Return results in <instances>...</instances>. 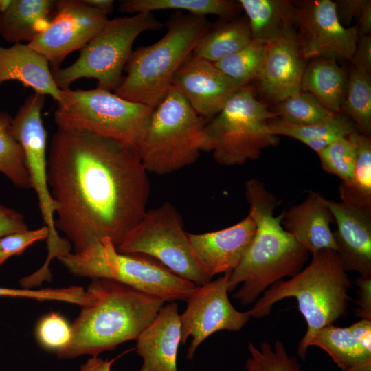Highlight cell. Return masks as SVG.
I'll use <instances>...</instances> for the list:
<instances>
[{
  "mask_svg": "<svg viewBox=\"0 0 371 371\" xmlns=\"http://www.w3.org/2000/svg\"><path fill=\"white\" fill-rule=\"evenodd\" d=\"M219 19L199 40L193 56L215 63L239 51L252 39L245 16Z\"/></svg>",
  "mask_w": 371,
  "mask_h": 371,
  "instance_id": "25",
  "label": "cell"
},
{
  "mask_svg": "<svg viewBox=\"0 0 371 371\" xmlns=\"http://www.w3.org/2000/svg\"><path fill=\"white\" fill-rule=\"evenodd\" d=\"M337 230V254L346 271L371 275V211L327 200Z\"/></svg>",
  "mask_w": 371,
  "mask_h": 371,
  "instance_id": "19",
  "label": "cell"
},
{
  "mask_svg": "<svg viewBox=\"0 0 371 371\" xmlns=\"http://www.w3.org/2000/svg\"><path fill=\"white\" fill-rule=\"evenodd\" d=\"M353 67L368 73L371 71V36H359L355 53L351 58Z\"/></svg>",
  "mask_w": 371,
  "mask_h": 371,
  "instance_id": "43",
  "label": "cell"
},
{
  "mask_svg": "<svg viewBox=\"0 0 371 371\" xmlns=\"http://www.w3.org/2000/svg\"><path fill=\"white\" fill-rule=\"evenodd\" d=\"M242 87L214 63L192 55L177 70L171 85L207 121L217 115Z\"/></svg>",
  "mask_w": 371,
  "mask_h": 371,
  "instance_id": "16",
  "label": "cell"
},
{
  "mask_svg": "<svg viewBox=\"0 0 371 371\" xmlns=\"http://www.w3.org/2000/svg\"><path fill=\"white\" fill-rule=\"evenodd\" d=\"M206 122L181 93L170 87L153 109L137 148L146 170L167 175L196 161Z\"/></svg>",
  "mask_w": 371,
  "mask_h": 371,
  "instance_id": "8",
  "label": "cell"
},
{
  "mask_svg": "<svg viewBox=\"0 0 371 371\" xmlns=\"http://www.w3.org/2000/svg\"><path fill=\"white\" fill-rule=\"evenodd\" d=\"M115 359L111 360L98 357H91L80 366L79 371H111V367Z\"/></svg>",
  "mask_w": 371,
  "mask_h": 371,
  "instance_id": "45",
  "label": "cell"
},
{
  "mask_svg": "<svg viewBox=\"0 0 371 371\" xmlns=\"http://www.w3.org/2000/svg\"><path fill=\"white\" fill-rule=\"evenodd\" d=\"M249 214L238 223L221 230L203 234L188 233L193 254L211 278L232 272L245 254L256 232Z\"/></svg>",
  "mask_w": 371,
  "mask_h": 371,
  "instance_id": "18",
  "label": "cell"
},
{
  "mask_svg": "<svg viewBox=\"0 0 371 371\" xmlns=\"http://www.w3.org/2000/svg\"><path fill=\"white\" fill-rule=\"evenodd\" d=\"M27 229L21 213L0 203V237Z\"/></svg>",
  "mask_w": 371,
  "mask_h": 371,
  "instance_id": "41",
  "label": "cell"
},
{
  "mask_svg": "<svg viewBox=\"0 0 371 371\" xmlns=\"http://www.w3.org/2000/svg\"><path fill=\"white\" fill-rule=\"evenodd\" d=\"M57 259L75 276L114 280L164 302L186 300L196 286L153 258L117 251L109 238Z\"/></svg>",
  "mask_w": 371,
  "mask_h": 371,
  "instance_id": "7",
  "label": "cell"
},
{
  "mask_svg": "<svg viewBox=\"0 0 371 371\" xmlns=\"http://www.w3.org/2000/svg\"><path fill=\"white\" fill-rule=\"evenodd\" d=\"M266 43L251 39L243 48L214 65L227 77L242 86L258 80L263 65Z\"/></svg>",
  "mask_w": 371,
  "mask_h": 371,
  "instance_id": "32",
  "label": "cell"
},
{
  "mask_svg": "<svg viewBox=\"0 0 371 371\" xmlns=\"http://www.w3.org/2000/svg\"><path fill=\"white\" fill-rule=\"evenodd\" d=\"M359 287V298L355 301L358 307L355 315L361 319L371 320V275H359L356 279Z\"/></svg>",
  "mask_w": 371,
  "mask_h": 371,
  "instance_id": "40",
  "label": "cell"
},
{
  "mask_svg": "<svg viewBox=\"0 0 371 371\" xmlns=\"http://www.w3.org/2000/svg\"><path fill=\"white\" fill-rule=\"evenodd\" d=\"M282 225L309 254L323 249L337 251L330 228L334 222L327 200L309 192L305 200L282 214Z\"/></svg>",
  "mask_w": 371,
  "mask_h": 371,
  "instance_id": "21",
  "label": "cell"
},
{
  "mask_svg": "<svg viewBox=\"0 0 371 371\" xmlns=\"http://www.w3.org/2000/svg\"><path fill=\"white\" fill-rule=\"evenodd\" d=\"M341 111L352 119L361 133L371 132L370 74L352 67Z\"/></svg>",
  "mask_w": 371,
  "mask_h": 371,
  "instance_id": "31",
  "label": "cell"
},
{
  "mask_svg": "<svg viewBox=\"0 0 371 371\" xmlns=\"http://www.w3.org/2000/svg\"><path fill=\"white\" fill-rule=\"evenodd\" d=\"M56 5V0H10L0 13V35L10 43H29L48 26Z\"/></svg>",
  "mask_w": 371,
  "mask_h": 371,
  "instance_id": "23",
  "label": "cell"
},
{
  "mask_svg": "<svg viewBox=\"0 0 371 371\" xmlns=\"http://www.w3.org/2000/svg\"><path fill=\"white\" fill-rule=\"evenodd\" d=\"M359 36L368 35L371 30V3L368 4L361 16L357 24Z\"/></svg>",
  "mask_w": 371,
  "mask_h": 371,
  "instance_id": "46",
  "label": "cell"
},
{
  "mask_svg": "<svg viewBox=\"0 0 371 371\" xmlns=\"http://www.w3.org/2000/svg\"><path fill=\"white\" fill-rule=\"evenodd\" d=\"M324 171L337 176L341 181L352 175L355 160V146L348 137L339 138L317 153Z\"/></svg>",
  "mask_w": 371,
  "mask_h": 371,
  "instance_id": "36",
  "label": "cell"
},
{
  "mask_svg": "<svg viewBox=\"0 0 371 371\" xmlns=\"http://www.w3.org/2000/svg\"><path fill=\"white\" fill-rule=\"evenodd\" d=\"M54 114L58 127L85 131L137 148L153 108L100 88L61 89Z\"/></svg>",
  "mask_w": 371,
  "mask_h": 371,
  "instance_id": "9",
  "label": "cell"
},
{
  "mask_svg": "<svg viewBox=\"0 0 371 371\" xmlns=\"http://www.w3.org/2000/svg\"><path fill=\"white\" fill-rule=\"evenodd\" d=\"M245 188L249 214L256 229L245 254L230 273L227 290L232 292L241 284L232 297L247 306L275 282L298 273L309 253L284 229L282 215H274L276 196L256 179L247 181Z\"/></svg>",
  "mask_w": 371,
  "mask_h": 371,
  "instance_id": "2",
  "label": "cell"
},
{
  "mask_svg": "<svg viewBox=\"0 0 371 371\" xmlns=\"http://www.w3.org/2000/svg\"><path fill=\"white\" fill-rule=\"evenodd\" d=\"M12 118L8 113L0 111V172L16 186L30 188L23 150L9 130Z\"/></svg>",
  "mask_w": 371,
  "mask_h": 371,
  "instance_id": "33",
  "label": "cell"
},
{
  "mask_svg": "<svg viewBox=\"0 0 371 371\" xmlns=\"http://www.w3.org/2000/svg\"><path fill=\"white\" fill-rule=\"evenodd\" d=\"M107 15L85 0H58L48 26L27 44L46 58L52 71L56 70L68 54L82 49L100 32Z\"/></svg>",
  "mask_w": 371,
  "mask_h": 371,
  "instance_id": "15",
  "label": "cell"
},
{
  "mask_svg": "<svg viewBox=\"0 0 371 371\" xmlns=\"http://www.w3.org/2000/svg\"><path fill=\"white\" fill-rule=\"evenodd\" d=\"M181 338L178 305L172 302L160 308L136 339V353L143 359L139 371H178Z\"/></svg>",
  "mask_w": 371,
  "mask_h": 371,
  "instance_id": "20",
  "label": "cell"
},
{
  "mask_svg": "<svg viewBox=\"0 0 371 371\" xmlns=\"http://www.w3.org/2000/svg\"><path fill=\"white\" fill-rule=\"evenodd\" d=\"M252 39L269 42L293 26L294 3L287 0H239Z\"/></svg>",
  "mask_w": 371,
  "mask_h": 371,
  "instance_id": "26",
  "label": "cell"
},
{
  "mask_svg": "<svg viewBox=\"0 0 371 371\" xmlns=\"http://www.w3.org/2000/svg\"><path fill=\"white\" fill-rule=\"evenodd\" d=\"M89 5L100 10L107 14L113 10L114 1L112 0H85Z\"/></svg>",
  "mask_w": 371,
  "mask_h": 371,
  "instance_id": "47",
  "label": "cell"
},
{
  "mask_svg": "<svg viewBox=\"0 0 371 371\" xmlns=\"http://www.w3.org/2000/svg\"><path fill=\"white\" fill-rule=\"evenodd\" d=\"M163 23L151 12L108 19L104 27L80 49L78 59L69 66L52 71L60 89L82 78L98 80V87L115 91L131 55L132 46L144 32L159 30Z\"/></svg>",
  "mask_w": 371,
  "mask_h": 371,
  "instance_id": "10",
  "label": "cell"
},
{
  "mask_svg": "<svg viewBox=\"0 0 371 371\" xmlns=\"http://www.w3.org/2000/svg\"><path fill=\"white\" fill-rule=\"evenodd\" d=\"M294 24L298 27L297 37L305 60H351L359 38L358 26L346 27L341 23L335 2L305 0L294 3Z\"/></svg>",
  "mask_w": 371,
  "mask_h": 371,
  "instance_id": "13",
  "label": "cell"
},
{
  "mask_svg": "<svg viewBox=\"0 0 371 371\" xmlns=\"http://www.w3.org/2000/svg\"><path fill=\"white\" fill-rule=\"evenodd\" d=\"M231 272L195 287L186 300L187 306L180 315L181 338L185 344L192 337L186 358L192 359L199 346L220 330L238 331L249 321L246 312L237 311L228 297L227 282Z\"/></svg>",
  "mask_w": 371,
  "mask_h": 371,
  "instance_id": "14",
  "label": "cell"
},
{
  "mask_svg": "<svg viewBox=\"0 0 371 371\" xmlns=\"http://www.w3.org/2000/svg\"><path fill=\"white\" fill-rule=\"evenodd\" d=\"M87 291L91 302L82 307L71 325L69 343L56 352L60 359L98 357L124 342L136 340L164 301L120 282L93 278Z\"/></svg>",
  "mask_w": 371,
  "mask_h": 371,
  "instance_id": "3",
  "label": "cell"
},
{
  "mask_svg": "<svg viewBox=\"0 0 371 371\" xmlns=\"http://www.w3.org/2000/svg\"><path fill=\"white\" fill-rule=\"evenodd\" d=\"M297 32L291 26L267 42L263 65L258 79L260 91L276 103L298 93L306 68Z\"/></svg>",
  "mask_w": 371,
  "mask_h": 371,
  "instance_id": "17",
  "label": "cell"
},
{
  "mask_svg": "<svg viewBox=\"0 0 371 371\" xmlns=\"http://www.w3.org/2000/svg\"><path fill=\"white\" fill-rule=\"evenodd\" d=\"M36 336L42 347L57 352L69 343L71 327L59 313L52 312L39 321Z\"/></svg>",
  "mask_w": 371,
  "mask_h": 371,
  "instance_id": "38",
  "label": "cell"
},
{
  "mask_svg": "<svg viewBox=\"0 0 371 371\" xmlns=\"http://www.w3.org/2000/svg\"><path fill=\"white\" fill-rule=\"evenodd\" d=\"M116 249L153 258L177 276L197 286L212 280L193 254L180 214L168 201L146 210Z\"/></svg>",
  "mask_w": 371,
  "mask_h": 371,
  "instance_id": "11",
  "label": "cell"
},
{
  "mask_svg": "<svg viewBox=\"0 0 371 371\" xmlns=\"http://www.w3.org/2000/svg\"><path fill=\"white\" fill-rule=\"evenodd\" d=\"M312 256L306 268L289 280L273 284L247 311L250 317L260 319L269 315L275 303L295 297L307 324L297 346V355L303 360L314 335L343 317L351 300L350 281L337 252L323 249Z\"/></svg>",
  "mask_w": 371,
  "mask_h": 371,
  "instance_id": "4",
  "label": "cell"
},
{
  "mask_svg": "<svg viewBox=\"0 0 371 371\" xmlns=\"http://www.w3.org/2000/svg\"><path fill=\"white\" fill-rule=\"evenodd\" d=\"M355 146L356 160L350 179L339 186L341 201L371 211V139L358 131L348 135Z\"/></svg>",
  "mask_w": 371,
  "mask_h": 371,
  "instance_id": "29",
  "label": "cell"
},
{
  "mask_svg": "<svg viewBox=\"0 0 371 371\" xmlns=\"http://www.w3.org/2000/svg\"><path fill=\"white\" fill-rule=\"evenodd\" d=\"M6 81H18L34 93L49 95L57 104L63 100L47 60L27 43L0 45V85Z\"/></svg>",
  "mask_w": 371,
  "mask_h": 371,
  "instance_id": "22",
  "label": "cell"
},
{
  "mask_svg": "<svg viewBox=\"0 0 371 371\" xmlns=\"http://www.w3.org/2000/svg\"><path fill=\"white\" fill-rule=\"evenodd\" d=\"M45 102L43 94L34 93L27 96L12 118L9 130L23 150L31 188L38 196L42 218L49 229L48 255L45 262L48 265L52 258L70 253L71 243L58 234L55 227V212L58 207L47 183V133L41 116Z\"/></svg>",
  "mask_w": 371,
  "mask_h": 371,
  "instance_id": "12",
  "label": "cell"
},
{
  "mask_svg": "<svg viewBox=\"0 0 371 371\" xmlns=\"http://www.w3.org/2000/svg\"><path fill=\"white\" fill-rule=\"evenodd\" d=\"M370 0H339L335 2L337 17L342 23L348 24L353 17H359Z\"/></svg>",
  "mask_w": 371,
  "mask_h": 371,
  "instance_id": "42",
  "label": "cell"
},
{
  "mask_svg": "<svg viewBox=\"0 0 371 371\" xmlns=\"http://www.w3.org/2000/svg\"><path fill=\"white\" fill-rule=\"evenodd\" d=\"M272 111L281 121L298 126L319 123L333 114L311 93L302 91L278 102Z\"/></svg>",
  "mask_w": 371,
  "mask_h": 371,
  "instance_id": "34",
  "label": "cell"
},
{
  "mask_svg": "<svg viewBox=\"0 0 371 371\" xmlns=\"http://www.w3.org/2000/svg\"><path fill=\"white\" fill-rule=\"evenodd\" d=\"M311 346L326 352L341 371L371 370V351L353 337L348 327L333 324L323 327L313 337Z\"/></svg>",
  "mask_w": 371,
  "mask_h": 371,
  "instance_id": "27",
  "label": "cell"
},
{
  "mask_svg": "<svg viewBox=\"0 0 371 371\" xmlns=\"http://www.w3.org/2000/svg\"><path fill=\"white\" fill-rule=\"evenodd\" d=\"M348 328L353 337L364 348L371 351V320L361 319Z\"/></svg>",
  "mask_w": 371,
  "mask_h": 371,
  "instance_id": "44",
  "label": "cell"
},
{
  "mask_svg": "<svg viewBox=\"0 0 371 371\" xmlns=\"http://www.w3.org/2000/svg\"><path fill=\"white\" fill-rule=\"evenodd\" d=\"M276 118V115L256 98L253 87L245 85L205 122L201 150L211 152L221 166L242 165L257 159L264 149L279 143L278 136L269 126V121Z\"/></svg>",
  "mask_w": 371,
  "mask_h": 371,
  "instance_id": "6",
  "label": "cell"
},
{
  "mask_svg": "<svg viewBox=\"0 0 371 371\" xmlns=\"http://www.w3.org/2000/svg\"><path fill=\"white\" fill-rule=\"evenodd\" d=\"M169 9L221 19L237 17L242 10L238 1L232 0H122L118 8L121 12L134 14Z\"/></svg>",
  "mask_w": 371,
  "mask_h": 371,
  "instance_id": "30",
  "label": "cell"
},
{
  "mask_svg": "<svg viewBox=\"0 0 371 371\" xmlns=\"http://www.w3.org/2000/svg\"><path fill=\"white\" fill-rule=\"evenodd\" d=\"M0 20H1V15H0Z\"/></svg>",
  "mask_w": 371,
  "mask_h": 371,
  "instance_id": "48",
  "label": "cell"
},
{
  "mask_svg": "<svg viewBox=\"0 0 371 371\" xmlns=\"http://www.w3.org/2000/svg\"><path fill=\"white\" fill-rule=\"evenodd\" d=\"M344 70L334 59L315 58L306 66L300 89L315 96L322 105L333 113H340L346 92Z\"/></svg>",
  "mask_w": 371,
  "mask_h": 371,
  "instance_id": "24",
  "label": "cell"
},
{
  "mask_svg": "<svg viewBox=\"0 0 371 371\" xmlns=\"http://www.w3.org/2000/svg\"><path fill=\"white\" fill-rule=\"evenodd\" d=\"M210 25L207 16L175 10L166 21L167 31L161 38L132 52L124 67L126 76L114 93L154 109Z\"/></svg>",
  "mask_w": 371,
  "mask_h": 371,
  "instance_id": "5",
  "label": "cell"
},
{
  "mask_svg": "<svg viewBox=\"0 0 371 371\" xmlns=\"http://www.w3.org/2000/svg\"><path fill=\"white\" fill-rule=\"evenodd\" d=\"M47 175L56 229L74 253L103 238L117 248L147 210L148 172L135 148L115 140L58 127Z\"/></svg>",
  "mask_w": 371,
  "mask_h": 371,
  "instance_id": "1",
  "label": "cell"
},
{
  "mask_svg": "<svg viewBox=\"0 0 371 371\" xmlns=\"http://www.w3.org/2000/svg\"><path fill=\"white\" fill-rule=\"evenodd\" d=\"M49 229L44 225L36 229H25L0 237V265L13 256H20L35 242L47 240Z\"/></svg>",
  "mask_w": 371,
  "mask_h": 371,
  "instance_id": "39",
  "label": "cell"
},
{
  "mask_svg": "<svg viewBox=\"0 0 371 371\" xmlns=\"http://www.w3.org/2000/svg\"><path fill=\"white\" fill-rule=\"evenodd\" d=\"M0 297H27L38 301H60L78 304L81 307L89 304L91 297L80 286L30 290L0 287Z\"/></svg>",
  "mask_w": 371,
  "mask_h": 371,
  "instance_id": "37",
  "label": "cell"
},
{
  "mask_svg": "<svg viewBox=\"0 0 371 371\" xmlns=\"http://www.w3.org/2000/svg\"><path fill=\"white\" fill-rule=\"evenodd\" d=\"M269 126L273 134L297 139L317 153L357 129L355 124L340 113H333L319 123L302 126L290 124L276 118L269 121Z\"/></svg>",
  "mask_w": 371,
  "mask_h": 371,
  "instance_id": "28",
  "label": "cell"
},
{
  "mask_svg": "<svg viewBox=\"0 0 371 371\" xmlns=\"http://www.w3.org/2000/svg\"><path fill=\"white\" fill-rule=\"evenodd\" d=\"M250 357L245 361L246 371H300V365L295 356H289L282 341L278 340L272 346L262 342L258 349L248 342Z\"/></svg>",
  "mask_w": 371,
  "mask_h": 371,
  "instance_id": "35",
  "label": "cell"
}]
</instances>
